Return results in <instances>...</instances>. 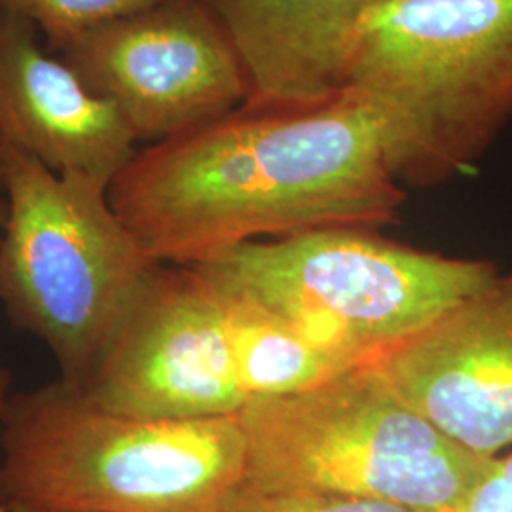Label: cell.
I'll list each match as a JSON object with an SVG mask.
<instances>
[{
	"label": "cell",
	"mask_w": 512,
	"mask_h": 512,
	"mask_svg": "<svg viewBox=\"0 0 512 512\" xmlns=\"http://www.w3.org/2000/svg\"><path fill=\"white\" fill-rule=\"evenodd\" d=\"M459 512H512V452L492 459Z\"/></svg>",
	"instance_id": "9a60e30c"
},
{
	"label": "cell",
	"mask_w": 512,
	"mask_h": 512,
	"mask_svg": "<svg viewBox=\"0 0 512 512\" xmlns=\"http://www.w3.org/2000/svg\"><path fill=\"white\" fill-rule=\"evenodd\" d=\"M12 512H46V511H35V509H25V507H10Z\"/></svg>",
	"instance_id": "ac0fdd59"
},
{
	"label": "cell",
	"mask_w": 512,
	"mask_h": 512,
	"mask_svg": "<svg viewBox=\"0 0 512 512\" xmlns=\"http://www.w3.org/2000/svg\"><path fill=\"white\" fill-rule=\"evenodd\" d=\"M232 40L255 101H304L348 86L366 14L385 0H205Z\"/></svg>",
	"instance_id": "8fae6325"
},
{
	"label": "cell",
	"mask_w": 512,
	"mask_h": 512,
	"mask_svg": "<svg viewBox=\"0 0 512 512\" xmlns=\"http://www.w3.org/2000/svg\"><path fill=\"white\" fill-rule=\"evenodd\" d=\"M245 488L459 512L492 459L444 435L370 365L239 410Z\"/></svg>",
	"instance_id": "277c9868"
},
{
	"label": "cell",
	"mask_w": 512,
	"mask_h": 512,
	"mask_svg": "<svg viewBox=\"0 0 512 512\" xmlns=\"http://www.w3.org/2000/svg\"><path fill=\"white\" fill-rule=\"evenodd\" d=\"M14 376L8 368L0 366V425H2V416H4V410H6V404L10 401L14 389Z\"/></svg>",
	"instance_id": "e0dca14e"
},
{
	"label": "cell",
	"mask_w": 512,
	"mask_h": 512,
	"mask_svg": "<svg viewBox=\"0 0 512 512\" xmlns=\"http://www.w3.org/2000/svg\"><path fill=\"white\" fill-rule=\"evenodd\" d=\"M48 52L31 21L0 10V141L110 186L139 143L118 110Z\"/></svg>",
	"instance_id": "30bf717a"
},
{
	"label": "cell",
	"mask_w": 512,
	"mask_h": 512,
	"mask_svg": "<svg viewBox=\"0 0 512 512\" xmlns=\"http://www.w3.org/2000/svg\"><path fill=\"white\" fill-rule=\"evenodd\" d=\"M59 57L137 143H162L251 99L238 52L205 0H158L67 42Z\"/></svg>",
	"instance_id": "52a82bcc"
},
{
	"label": "cell",
	"mask_w": 512,
	"mask_h": 512,
	"mask_svg": "<svg viewBox=\"0 0 512 512\" xmlns=\"http://www.w3.org/2000/svg\"><path fill=\"white\" fill-rule=\"evenodd\" d=\"M194 268L279 313L353 368L499 274L492 260L421 251L363 228L251 241Z\"/></svg>",
	"instance_id": "5b68a950"
},
{
	"label": "cell",
	"mask_w": 512,
	"mask_h": 512,
	"mask_svg": "<svg viewBox=\"0 0 512 512\" xmlns=\"http://www.w3.org/2000/svg\"><path fill=\"white\" fill-rule=\"evenodd\" d=\"M6 145L0 141V236L4 230L6 213H8V196H6Z\"/></svg>",
	"instance_id": "2e32d148"
},
{
	"label": "cell",
	"mask_w": 512,
	"mask_h": 512,
	"mask_svg": "<svg viewBox=\"0 0 512 512\" xmlns=\"http://www.w3.org/2000/svg\"><path fill=\"white\" fill-rule=\"evenodd\" d=\"M209 281L219 293L239 384L249 401L306 391L353 368L313 346L285 317L255 298Z\"/></svg>",
	"instance_id": "7c38bea8"
},
{
	"label": "cell",
	"mask_w": 512,
	"mask_h": 512,
	"mask_svg": "<svg viewBox=\"0 0 512 512\" xmlns=\"http://www.w3.org/2000/svg\"><path fill=\"white\" fill-rule=\"evenodd\" d=\"M224 512H435L389 501L330 495H266L239 488Z\"/></svg>",
	"instance_id": "5bb4252c"
},
{
	"label": "cell",
	"mask_w": 512,
	"mask_h": 512,
	"mask_svg": "<svg viewBox=\"0 0 512 512\" xmlns=\"http://www.w3.org/2000/svg\"><path fill=\"white\" fill-rule=\"evenodd\" d=\"M0 512H12V511H10V507H6V505H2V503H0Z\"/></svg>",
	"instance_id": "d6986e66"
},
{
	"label": "cell",
	"mask_w": 512,
	"mask_h": 512,
	"mask_svg": "<svg viewBox=\"0 0 512 512\" xmlns=\"http://www.w3.org/2000/svg\"><path fill=\"white\" fill-rule=\"evenodd\" d=\"M368 365L459 446L501 456L512 446V272Z\"/></svg>",
	"instance_id": "9c48e42d"
},
{
	"label": "cell",
	"mask_w": 512,
	"mask_h": 512,
	"mask_svg": "<svg viewBox=\"0 0 512 512\" xmlns=\"http://www.w3.org/2000/svg\"><path fill=\"white\" fill-rule=\"evenodd\" d=\"M109 200L154 262L198 266L262 239L329 228L382 230L406 188L382 126L346 86L304 101H255L135 152Z\"/></svg>",
	"instance_id": "6da1fadb"
},
{
	"label": "cell",
	"mask_w": 512,
	"mask_h": 512,
	"mask_svg": "<svg viewBox=\"0 0 512 512\" xmlns=\"http://www.w3.org/2000/svg\"><path fill=\"white\" fill-rule=\"evenodd\" d=\"M8 213L0 236V304L40 340L59 378L80 385L131 294L158 264L109 200V184L57 173L6 148Z\"/></svg>",
	"instance_id": "8992f818"
},
{
	"label": "cell",
	"mask_w": 512,
	"mask_h": 512,
	"mask_svg": "<svg viewBox=\"0 0 512 512\" xmlns=\"http://www.w3.org/2000/svg\"><path fill=\"white\" fill-rule=\"evenodd\" d=\"M152 2L158 0H0V10L31 21L46 38V48L57 54L82 33Z\"/></svg>",
	"instance_id": "4fadbf2b"
},
{
	"label": "cell",
	"mask_w": 512,
	"mask_h": 512,
	"mask_svg": "<svg viewBox=\"0 0 512 512\" xmlns=\"http://www.w3.org/2000/svg\"><path fill=\"white\" fill-rule=\"evenodd\" d=\"M80 389L110 412L141 420L239 414L249 397L215 285L194 266L154 264Z\"/></svg>",
	"instance_id": "ba28073f"
},
{
	"label": "cell",
	"mask_w": 512,
	"mask_h": 512,
	"mask_svg": "<svg viewBox=\"0 0 512 512\" xmlns=\"http://www.w3.org/2000/svg\"><path fill=\"white\" fill-rule=\"evenodd\" d=\"M239 416L141 420L57 378L14 391L0 425V503L46 512H224L245 486Z\"/></svg>",
	"instance_id": "7a4b0ae2"
},
{
	"label": "cell",
	"mask_w": 512,
	"mask_h": 512,
	"mask_svg": "<svg viewBox=\"0 0 512 512\" xmlns=\"http://www.w3.org/2000/svg\"><path fill=\"white\" fill-rule=\"evenodd\" d=\"M348 86L376 110L399 184L458 179L512 124V0H385L361 23Z\"/></svg>",
	"instance_id": "3957f363"
}]
</instances>
